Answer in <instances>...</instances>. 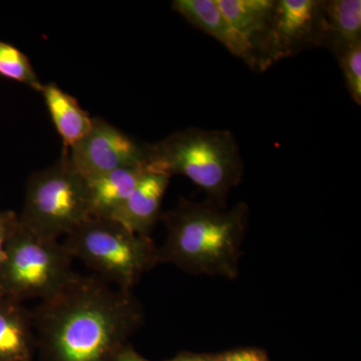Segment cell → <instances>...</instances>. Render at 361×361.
<instances>
[{
  "label": "cell",
  "mask_w": 361,
  "mask_h": 361,
  "mask_svg": "<svg viewBox=\"0 0 361 361\" xmlns=\"http://www.w3.org/2000/svg\"><path fill=\"white\" fill-rule=\"evenodd\" d=\"M32 311L42 361H113L144 322L132 291L94 274L75 273Z\"/></svg>",
  "instance_id": "1"
},
{
  "label": "cell",
  "mask_w": 361,
  "mask_h": 361,
  "mask_svg": "<svg viewBox=\"0 0 361 361\" xmlns=\"http://www.w3.org/2000/svg\"><path fill=\"white\" fill-rule=\"evenodd\" d=\"M167 239L158 248L159 263H170L195 275L238 276L241 247L245 237L248 206L237 204L230 210L210 202L182 199L161 215Z\"/></svg>",
  "instance_id": "2"
},
{
  "label": "cell",
  "mask_w": 361,
  "mask_h": 361,
  "mask_svg": "<svg viewBox=\"0 0 361 361\" xmlns=\"http://www.w3.org/2000/svg\"><path fill=\"white\" fill-rule=\"evenodd\" d=\"M148 161L171 176H185L219 207L243 177L238 142L229 130L189 128L173 133L148 145Z\"/></svg>",
  "instance_id": "3"
},
{
  "label": "cell",
  "mask_w": 361,
  "mask_h": 361,
  "mask_svg": "<svg viewBox=\"0 0 361 361\" xmlns=\"http://www.w3.org/2000/svg\"><path fill=\"white\" fill-rule=\"evenodd\" d=\"M63 245L94 274L125 291L158 264V248L149 238L111 219L90 218L66 235Z\"/></svg>",
  "instance_id": "4"
},
{
  "label": "cell",
  "mask_w": 361,
  "mask_h": 361,
  "mask_svg": "<svg viewBox=\"0 0 361 361\" xmlns=\"http://www.w3.org/2000/svg\"><path fill=\"white\" fill-rule=\"evenodd\" d=\"M90 218L89 183L71 165L68 152L51 167L30 176L18 215L21 226L39 236L59 240Z\"/></svg>",
  "instance_id": "5"
},
{
  "label": "cell",
  "mask_w": 361,
  "mask_h": 361,
  "mask_svg": "<svg viewBox=\"0 0 361 361\" xmlns=\"http://www.w3.org/2000/svg\"><path fill=\"white\" fill-rule=\"evenodd\" d=\"M73 261L59 240L39 236L18 222L0 268V296L21 302L49 298L75 275Z\"/></svg>",
  "instance_id": "6"
},
{
  "label": "cell",
  "mask_w": 361,
  "mask_h": 361,
  "mask_svg": "<svg viewBox=\"0 0 361 361\" xmlns=\"http://www.w3.org/2000/svg\"><path fill=\"white\" fill-rule=\"evenodd\" d=\"M322 44V1L275 0L269 30L258 49L259 68Z\"/></svg>",
  "instance_id": "7"
},
{
  "label": "cell",
  "mask_w": 361,
  "mask_h": 361,
  "mask_svg": "<svg viewBox=\"0 0 361 361\" xmlns=\"http://www.w3.org/2000/svg\"><path fill=\"white\" fill-rule=\"evenodd\" d=\"M66 152L71 165L87 180L148 161V146H142L102 118H92L87 135Z\"/></svg>",
  "instance_id": "8"
},
{
  "label": "cell",
  "mask_w": 361,
  "mask_h": 361,
  "mask_svg": "<svg viewBox=\"0 0 361 361\" xmlns=\"http://www.w3.org/2000/svg\"><path fill=\"white\" fill-rule=\"evenodd\" d=\"M171 177L163 169L149 163L133 193L111 219L135 234L149 236L160 218L161 202Z\"/></svg>",
  "instance_id": "9"
},
{
  "label": "cell",
  "mask_w": 361,
  "mask_h": 361,
  "mask_svg": "<svg viewBox=\"0 0 361 361\" xmlns=\"http://www.w3.org/2000/svg\"><path fill=\"white\" fill-rule=\"evenodd\" d=\"M172 7L188 23L224 45L233 56L245 61L253 70L259 68L253 44L233 27L220 11L216 0H175Z\"/></svg>",
  "instance_id": "10"
},
{
  "label": "cell",
  "mask_w": 361,
  "mask_h": 361,
  "mask_svg": "<svg viewBox=\"0 0 361 361\" xmlns=\"http://www.w3.org/2000/svg\"><path fill=\"white\" fill-rule=\"evenodd\" d=\"M37 349L32 311L0 296V361H32Z\"/></svg>",
  "instance_id": "11"
},
{
  "label": "cell",
  "mask_w": 361,
  "mask_h": 361,
  "mask_svg": "<svg viewBox=\"0 0 361 361\" xmlns=\"http://www.w3.org/2000/svg\"><path fill=\"white\" fill-rule=\"evenodd\" d=\"M147 163L116 169L87 180L90 196V218L111 219L125 204L148 168Z\"/></svg>",
  "instance_id": "12"
},
{
  "label": "cell",
  "mask_w": 361,
  "mask_h": 361,
  "mask_svg": "<svg viewBox=\"0 0 361 361\" xmlns=\"http://www.w3.org/2000/svg\"><path fill=\"white\" fill-rule=\"evenodd\" d=\"M47 110L68 151L84 139L92 126V118L59 85L49 82L40 90Z\"/></svg>",
  "instance_id": "13"
},
{
  "label": "cell",
  "mask_w": 361,
  "mask_h": 361,
  "mask_svg": "<svg viewBox=\"0 0 361 361\" xmlns=\"http://www.w3.org/2000/svg\"><path fill=\"white\" fill-rule=\"evenodd\" d=\"M361 42L360 0L322 1V44L336 56Z\"/></svg>",
  "instance_id": "14"
},
{
  "label": "cell",
  "mask_w": 361,
  "mask_h": 361,
  "mask_svg": "<svg viewBox=\"0 0 361 361\" xmlns=\"http://www.w3.org/2000/svg\"><path fill=\"white\" fill-rule=\"evenodd\" d=\"M216 4L233 27L253 44L258 58L259 47L269 30L275 0H216Z\"/></svg>",
  "instance_id": "15"
},
{
  "label": "cell",
  "mask_w": 361,
  "mask_h": 361,
  "mask_svg": "<svg viewBox=\"0 0 361 361\" xmlns=\"http://www.w3.org/2000/svg\"><path fill=\"white\" fill-rule=\"evenodd\" d=\"M0 75L40 92L42 85L30 59L13 45L0 42Z\"/></svg>",
  "instance_id": "16"
},
{
  "label": "cell",
  "mask_w": 361,
  "mask_h": 361,
  "mask_svg": "<svg viewBox=\"0 0 361 361\" xmlns=\"http://www.w3.org/2000/svg\"><path fill=\"white\" fill-rule=\"evenodd\" d=\"M346 87L356 104H361V42L349 47L337 56Z\"/></svg>",
  "instance_id": "17"
},
{
  "label": "cell",
  "mask_w": 361,
  "mask_h": 361,
  "mask_svg": "<svg viewBox=\"0 0 361 361\" xmlns=\"http://www.w3.org/2000/svg\"><path fill=\"white\" fill-rule=\"evenodd\" d=\"M18 225V214L13 211H0V268L6 256L7 244Z\"/></svg>",
  "instance_id": "18"
},
{
  "label": "cell",
  "mask_w": 361,
  "mask_h": 361,
  "mask_svg": "<svg viewBox=\"0 0 361 361\" xmlns=\"http://www.w3.org/2000/svg\"><path fill=\"white\" fill-rule=\"evenodd\" d=\"M214 361H269V360L264 351L260 349L242 348L214 356Z\"/></svg>",
  "instance_id": "19"
},
{
  "label": "cell",
  "mask_w": 361,
  "mask_h": 361,
  "mask_svg": "<svg viewBox=\"0 0 361 361\" xmlns=\"http://www.w3.org/2000/svg\"><path fill=\"white\" fill-rule=\"evenodd\" d=\"M113 361H149L142 357L139 353H135V349L128 344L115 356Z\"/></svg>",
  "instance_id": "20"
},
{
  "label": "cell",
  "mask_w": 361,
  "mask_h": 361,
  "mask_svg": "<svg viewBox=\"0 0 361 361\" xmlns=\"http://www.w3.org/2000/svg\"><path fill=\"white\" fill-rule=\"evenodd\" d=\"M168 361H214V356L186 353H180L173 360Z\"/></svg>",
  "instance_id": "21"
}]
</instances>
